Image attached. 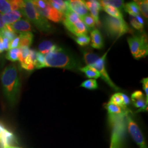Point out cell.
I'll return each mask as SVG.
<instances>
[{
	"mask_svg": "<svg viewBox=\"0 0 148 148\" xmlns=\"http://www.w3.org/2000/svg\"><path fill=\"white\" fill-rule=\"evenodd\" d=\"M34 37V35L32 32H25L19 34V42L18 47L24 46L29 47L33 42Z\"/></svg>",
	"mask_w": 148,
	"mask_h": 148,
	"instance_id": "20",
	"label": "cell"
},
{
	"mask_svg": "<svg viewBox=\"0 0 148 148\" xmlns=\"http://www.w3.org/2000/svg\"><path fill=\"white\" fill-rule=\"evenodd\" d=\"M120 95L121 96L122 100V103L123 106L125 107H127L130 104V99L129 97L126 95L125 94L120 93Z\"/></svg>",
	"mask_w": 148,
	"mask_h": 148,
	"instance_id": "39",
	"label": "cell"
},
{
	"mask_svg": "<svg viewBox=\"0 0 148 148\" xmlns=\"http://www.w3.org/2000/svg\"><path fill=\"white\" fill-rule=\"evenodd\" d=\"M9 43H10L9 40L6 38L3 37V47H4L5 51H8L9 50L8 49Z\"/></svg>",
	"mask_w": 148,
	"mask_h": 148,
	"instance_id": "43",
	"label": "cell"
},
{
	"mask_svg": "<svg viewBox=\"0 0 148 148\" xmlns=\"http://www.w3.org/2000/svg\"><path fill=\"white\" fill-rule=\"evenodd\" d=\"M19 48H16L8 50L5 55V58L12 62H16L18 60V53Z\"/></svg>",
	"mask_w": 148,
	"mask_h": 148,
	"instance_id": "30",
	"label": "cell"
},
{
	"mask_svg": "<svg viewBox=\"0 0 148 148\" xmlns=\"http://www.w3.org/2000/svg\"><path fill=\"white\" fill-rule=\"evenodd\" d=\"M8 30L16 33L21 34L25 32H31L32 27L31 24L27 19H20L11 25H5Z\"/></svg>",
	"mask_w": 148,
	"mask_h": 148,
	"instance_id": "14",
	"label": "cell"
},
{
	"mask_svg": "<svg viewBox=\"0 0 148 148\" xmlns=\"http://www.w3.org/2000/svg\"><path fill=\"white\" fill-rule=\"evenodd\" d=\"M128 113L118 115H109V121L112 129L110 148L123 147L127 125L126 116Z\"/></svg>",
	"mask_w": 148,
	"mask_h": 148,
	"instance_id": "4",
	"label": "cell"
},
{
	"mask_svg": "<svg viewBox=\"0 0 148 148\" xmlns=\"http://www.w3.org/2000/svg\"><path fill=\"white\" fill-rule=\"evenodd\" d=\"M135 18L136 19V20H137V21H138L140 24H142V25H144V21H143L142 18L140 16H136L135 17Z\"/></svg>",
	"mask_w": 148,
	"mask_h": 148,
	"instance_id": "45",
	"label": "cell"
},
{
	"mask_svg": "<svg viewBox=\"0 0 148 148\" xmlns=\"http://www.w3.org/2000/svg\"><path fill=\"white\" fill-rule=\"evenodd\" d=\"M3 148H21L19 147H16L14 146H12V145H5L3 147Z\"/></svg>",
	"mask_w": 148,
	"mask_h": 148,
	"instance_id": "46",
	"label": "cell"
},
{
	"mask_svg": "<svg viewBox=\"0 0 148 148\" xmlns=\"http://www.w3.org/2000/svg\"><path fill=\"white\" fill-rule=\"evenodd\" d=\"M5 51V48L3 45V37L0 35V53H2Z\"/></svg>",
	"mask_w": 148,
	"mask_h": 148,
	"instance_id": "44",
	"label": "cell"
},
{
	"mask_svg": "<svg viewBox=\"0 0 148 148\" xmlns=\"http://www.w3.org/2000/svg\"><path fill=\"white\" fill-rule=\"evenodd\" d=\"M80 19L84 23L85 26L87 28L88 30H89L90 32L95 30V23L94 19L90 14L82 16L80 17Z\"/></svg>",
	"mask_w": 148,
	"mask_h": 148,
	"instance_id": "26",
	"label": "cell"
},
{
	"mask_svg": "<svg viewBox=\"0 0 148 148\" xmlns=\"http://www.w3.org/2000/svg\"><path fill=\"white\" fill-rule=\"evenodd\" d=\"M82 53L84 60L87 65H91L100 58L97 54L93 53L91 50L89 49L83 50Z\"/></svg>",
	"mask_w": 148,
	"mask_h": 148,
	"instance_id": "22",
	"label": "cell"
},
{
	"mask_svg": "<svg viewBox=\"0 0 148 148\" xmlns=\"http://www.w3.org/2000/svg\"><path fill=\"white\" fill-rule=\"evenodd\" d=\"M131 101L133 105L139 109L137 112L148 110V100L140 90H137L133 93Z\"/></svg>",
	"mask_w": 148,
	"mask_h": 148,
	"instance_id": "12",
	"label": "cell"
},
{
	"mask_svg": "<svg viewBox=\"0 0 148 148\" xmlns=\"http://www.w3.org/2000/svg\"><path fill=\"white\" fill-rule=\"evenodd\" d=\"M130 21L131 24L132 25L134 29L139 30L140 32H142L144 30V25L140 24L138 21L136 20L135 17L132 16H130Z\"/></svg>",
	"mask_w": 148,
	"mask_h": 148,
	"instance_id": "36",
	"label": "cell"
},
{
	"mask_svg": "<svg viewBox=\"0 0 148 148\" xmlns=\"http://www.w3.org/2000/svg\"><path fill=\"white\" fill-rule=\"evenodd\" d=\"M54 45L53 43L49 41H45L41 43L38 45V50L39 52L43 54H47L49 53L53 48Z\"/></svg>",
	"mask_w": 148,
	"mask_h": 148,
	"instance_id": "27",
	"label": "cell"
},
{
	"mask_svg": "<svg viewBox=\"0 0 148 148\" xmlns=\"http://www.w3.org/2000/svg\"><path fill=\"white\" fill-rule=\"evenodd\" d=\"M19 11L23 16L32 23L41 33L48 35L54 32V27L46 18L36 11L32 1H23V4Z\"/></svg>",
	"mask_w": 148,
	"mask_h": 148,
	"instance_id": "3",
	"label": "cell"
},
{
	"mask_svg": "<svg viewBox=\"0 0 148 148\" xmlns=\"http://www.w3.org/2000/svg\"><path fill=\"white\" fill-rule=\"evenodd\" d=\"M109 102L112 103L114 104H116L117 106H119L122 108H127L123 106L122 100L121 96L120 95V93H116L114 94V95L111 96Z\"/></svg>",
	"mask_w": 148,
	"mask_h": 148,
	"instance_id": "35",
	"label": "cell"
},
{
	"mask_svg": "<svg viewBox=\"0 0 148 148\" xmlns=\"http://www.w3.org/2000/svg\"><path fill=\"white\" fill-rule=\"evenodd\" d=\"M85 5H86L88 10L90 12V15L94 19L96 24L98 26L101 25L99 13L101 11L102 7L100 3L98 1H84Z\"/></svg>",
	"mask_w": 148,
	"mask_h": 148,
	"instance_id": "15",
	"label": "cell"
},
{
	"mask_svg": "<svg viewBox=\"0 0 148 148\" xmlns=\"http://www.w3.org/2000/svg\"><path fill=\"white\" fill-rule=\"evenodd\" d=\"M34 65L35 66V68L37 69L45 68V56L39 52H37L36 60L34 63Z\"/></svg>",
	"mask_w": 148,
	"mask_h": 148,
	"instance_id": "29",
	"label": "cell"
},
{
	"mask_svg": "<svg viewBox=\"0 0 148 148\" xmlns=\"http://www.w3.org/2000/svg\"><path fill=\"white\" fill-rule=\"evenodd\" d=\"M21 67L23 69H25L29 71H32V70H34L35 68V66L34 65V64H30V65H27L24 63H21Z\"/></svg>",
	"mask_w": 148,
	"mask_h": 148,
	"instance_id": "42",
	"label": "cell"
},
{
	"mask_svg": "<svg viewBox=\"0 0 148 148\" xmlns=\"http://www.w3.org/2000/svg\"><path fill=\"white\" fill-rule=\"evenodd\" d=\"M127 42L134 58H142L148 55V37L145 33L128 37Z\"/></svg>",
	"mask_w": 148,
	"mask_h": 148,
	"instance_id": "7",
	"label": "cell"
},
{
	"mask_svg": "<svg viewBox=\"0 0 148 148\" xmlns=\"http://www.w3.org/2000/svg\"><path fill=\"white\" fill-rule=\"evenodd\" d=\"M106 108L108 111L109 115H118L130 112L127 108H122L110 102L106 104Z\"/></svg>",
	"mask_w": 148,
	"mask_h": 148,
	"instance_id": "19",
	"label": "cell"
},
{
	"mask_svg": "<svg viewBox=\"0 0 148 148\" xmlns=\"http://www.w3.org/2000/svg\"><path fill=\"white\" fill-rule=\"evenodd\" d=\"M19 42V36H17L13 40H12L11 42H10L8 49L10 50L11 49L18 47Z\"/></svg>",
	"mask_w": 148,
	"mask_h": 148,
	"instance_id": "38",
	"label": "cell"
},
{
	"mask_svg": "<svg viewBox=\"0 0 148 148\" xmlns=\"http://www.w3.org/2000/svg\"><path fill=\"white\" fill-rule=\"evenodd\" d=\"M101 7L103 6H111L119 10L123 8L124 1L121 0H102L99 1Z\"/></svg>",
	"mask_w": 148,
	"mask_h": 148,
	"instance_id": "24",
	"label": "cell"
},
{
	"mask_svg": "<svg viewBox=\"0 0 148 148\" xmlns=\"http://www.w3.org/2000/svg\"><path fill=\"white\" fill-rule=\"evenodd\" d=\"M102 9L112 17L118 19H124L121 12L116 8L111 6H103L102 7Z\"/></svg>",
	"mask_w": 148,
	"mask_h": 148,
	"instance_id": "25",
	"label": "cell"
},
{
	"mask_svg": "<svg viewBox=\"0 0 148 148\" xmlns=\"http://www.w3.org/2000/svg\"><path fill=\"white\" fill-rule=\"evenodd\" d=\"M36 53L37 52L34 50V49H30L29 50V56L31 59L32 62H33V64L34 62L36 60Z\"/></svg>",
	"mask_w": 148,
	"mask_h": 148,
	"instance_id": "41",
	"label": "cell"
},
{
	"mask_svg": "<svg viewBox=\"0 0 148 148\" xmlns=\"http://www.w3.org/2000/svg\"><path fill=\"white\" fill-rule=\"evenodd\" d=\"M91 46L96 49H101L104 46V42L101 32L98 29H95L90 32Z\"/></svg>",
	"mask_w": 148,
	"mask_h": 148,
	"instance_id": "16",
	"label": "cell"
},
{
	"mask_svg": "<svg viewBox=\"0 0 148 148\" xmlns=\"http://www.w3.org/2000/svg\"><path fill=\"white\" fill-rule=\"evenodd\" d=\"M79 70L82 73H85L86 76L88 78H93L97 79L101 77V75L99 73V72L94 68L89 65H87L85 67L81 68L79 69Z\"/></svg>",
	"mask_w": 148,
	"mask_h": 148,
	"instance_id": "23",
	"label": "cell"
},
{
	"mask_svg": "<svg viewBox=\"0 0 148 148\" xmlns=\"http://www.w3.org/2000/svg\"><path fill=\"white\" fill-rule=\"evenodd\" d=\"M32 3L34 4V5L41 9H44L47 5L46 1L34 0V1H32Z\"/></svg>",
	"mask_w": 148,
	"mask_h": 148,
	"instance_id": "37",
	"label": "cell"
},
{
	"mask_svg": "<svg viewBox=\"0 0 148 148\" xmlns=\"http://www.w3.org/2000/svg\"><path fill=\"white\" fill-rule=\"evenodd\" d=\"M126 124L130 135L140 148H146L144 138L137 124L134 122L128 113L126 116Z\"/></svg>",
	"mask_w": 148,
	"mask_h": 148,
	"instance_id": "8",
	"label": "cell"
},
{
	"mask_svg": "<svg viewBox=\"0 0 148 148\" xmlns=\"http://www.w3.org/2000/svg\"><path fill=\"white\" fill-rule=\"evenodd\" d=\"M123 9L130 14V16H132L134 17L140 16V12L138 8V6L134 1L125 4L123 6Z\"/></svg>",
	"mask_w": 148,
	"mask_h": 148,
	"instance_id": "21",
	"label": "cell"
},
{
	"mask_svg": "<svg viewBox=\"0 0 148 148\" xmlns=\"http://www.w3.org/2000/svg\"><path fill=\"white\" fill-rule=\"evenodd\" d=\"M22 16L23 15L21 11L19 10L11 11L8 13L2 14L3 19L5 25H11L21 19Z\"/></svg>",
	"mask_w": 148,
	"mask_h": 148,
	"instance_id": "18",
	"label": "cell"
},
{
	"mask_svg": "<svg viewBox=\"0 0 148 148\" xmlns=\"http://www.w3.org/2000/svg\"><path fill=\"white\" fill-rule=\"evenodd\" d=\"M19 48V52L18 53V60L20 63L24 62V60L27 57L29 53V47L27 46H24Z\"/></svg>",
	"mask_w": 148,
	"mask_h": 148,
	"instance_id": "33",
	"label": "cell"
},
{
	"mask_svg": "<svg viewBox=\"0 0 148 148\" xmlns=\"http://www.w3.org/2000/svg\"><path fill=\"white\" fill-rule=\"evenodd\" d=\"M103 25L108 36L112 38H119L131 32L124 19H118L110 16H104Z\"/></svg>",
	"mask_w": 148,
	"mask_h": 148,
	"instance_id": "5",
	"label": "cell"
},
{
	"mask_svg": "<svg viewBox=\"0 0 148 148\" xmlns=\"http://www.w3.org/2000/svg\"><path fill=\"white\" fill-rule=\"evenodd\" d=\"M68 8L73 11L79 18L88 14V10L85 5L84 1L70 0L65 1Z\"/></svg>",
	"mask_w": 148,
	"mask_h": 148,
	"instance_id": "11",
	"label": "cell"
},
{
	"mask_svg": "<svg viewBox=\"0 0 148 148\" xmlns=\"http://www.w3.org/2000/svg\"><path fill=\"white\" fill-rule=\"evenodd\" d=\"M36 11L45 18L55 23H59L63 21L64 14L61 12L54 9L48 4L47 1V5L44 9L39 8L35 6Z\"/></svg>",
	"mask_w": 148,
	"mask_h": 148,
	"instance_id": "10",
	"label": "cell"
},
{
	"mask_svg": "<svg viewBox=\"0 0 148 148\" xmlns=\"http://www.w3.org/2000/svg\"><path fill=\"white\" fill-rule=\"evenodd\" d=\"M0 35L2 37H5V38H7L9 40L10 42L17 37V35H16V32L8 30L5 27L3 29V30L1 32Z\"/></svg>",
	"mask_w": 148,
	"mask_h": 148,
	"instance_id": "32",
	"label": "cell"
},
{
	"mask_svg": "<svg viewBox=\"0 0 148 148\" xmlns=\"http://www.w3.org/2000/svg\"><path fill=\"white\" fill-rule=\"evenodd\" d=\"M75 41L81 46H86L90 42V38L87 35H81L75 38Z\"/></svg>",
	"mask_w": 148,
	"mask_h": 148,
	"instance_id": "34",
	"label": "cell"
},
{
	"mask_svg": "<svg viewBox=\"0 0 148 148\" xmlns=\"http://www.w3.org/2000/svg\"><path fill=\"white\" fill-rule=\"evenodd\" d=\"M46 67H54L70 70H77L81 67L79 60L70 52L54 45L52 49L46 54Z\"/></svg>",
	"mask_w": 148,
	"mask_h": 148,
	"instance_id": "1",
	"label": "cell"
},
{
	"mask_svg": "<svg viewBox=\"0 0 148 148\" xmlns=\"http://www.w3.org/2000/svg\"><path fill=\"white\" fill-rule=\"evenodd\" d=\"M23 4V1L0 0V12L2 14L12 11L20 10Z\"/></svg>",
	"mask_w": 148,
	"mask_h": 148,
	"instance_id": "13",
	"label": "cell"
},
{
	"mask_svg": "<svg viewBox=\"0 0 148 148\" xmlns=\"http://www.w3.org/2000/svg\"><path fill=\"white\" fill-rule=\"evenodd\" d=\"M63 22L66 28L76 36L87 35L88 34V29L79 16L69 8L64 14Z\"/></svg>",
	"mask_w": 148,
	"mask_h": 148,
	"instance_id": "6",
	"label": "cell"
},
{
	"mask_svg": "<svg viewBox=\"0 0 148 148\" xmlns=\"http://www.w3.org/2000/svg\"><path fill=\"white\" fill-rule=\"evenodd\" d=\"M108 52V51L106 52L101 57H100L97 61H95L94 63L90 66L94 68L99 72V73L101 75V79H103L106 83L111 87V88H112L114 90L117 91L120 90V88L118 87L115 84H114V83L112 81V80L108 74V72L106 68L105 63H106V57Z\"/></svg>",
	"mask_w": 148,
	"mask_h": 148,
	"instance_id": "9",
	"label": "cell"
},
{
	"mask_svg": "<svg viewBox=\"0 0 148 148\" xmlns=\"http://www.w3.org/2000/svg\"><path fill=\"white\" fill-rule=\"evenodd\" d=\"M1 79L6 99L10 105L14 106L19 98L21 88V81L16 65L7 66L1 74Z\"/></svg>",
	"mask_w": 148,
	"mask_h": 148,
	"instance_id": "2",
	"label": "cell"
},
{
	"mask_svg": "<svg viewBox=\"0 0 148 148\" xmlns=\"http://www.w3.org/2000/svg\"><path fill=\"white\" fill-rule=\"evenodd\" d=\"M81 87L88 90H96L98 88V85L95 79H89L83 82L81 85Z\"/></svg>",
	"mask_w": 148,
	"mask_h": 148,
	"instance_id": "31",
	"label": "cell"
},
{
	"mask_svg": "<svg viewBox=\"0 0 148 148\" xmlns=\"http://www.w3.org/2000/svg\"><path fill=\"white\" fill-rule=\"evenodd\" d=\"M142 82L143 84V89L145 91L147 99L148 100V78H144L142 80Z\"/></svg>",
	"mask_w": 148,
	"mask_h": 148,
	"instance_id": "40",
	"label": "cell"
},
{
	"mask_svg": "<svg viewBox=\"0 0 148 148\" xmlns=\"http://www.w3.org/2000/svg\"><path fill=\"white\" fill-rule=\"evenodd\" d=\"M14 136L12 133L7 130L4 126L0 123V143L5 145H11L13 142Z\"/></svg>",
	"mask_w": 148,
	"mask_h": 148,
	"instance_id": "17",
	"label": "cell"
},
{
	"mask_svg": "<svg viewBox=\"0 0 148 148\" xmlns=\"http://www.w3.org/2000/svg\"><path fill=\"white\" fill-rule=\"evenodd\" d=\"M134 2L137 5L139 9L140 12L142 13L143 16L148 18V1L142 0V1H134Z\"/></svg>",
	"mask_w": 148,
	"mask_h": 148,
	"instance_id": "28",
	"label": "cell"
}]
</instances>
